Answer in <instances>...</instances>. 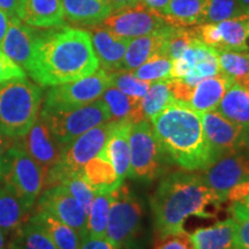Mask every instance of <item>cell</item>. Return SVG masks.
<instances>
[{
	"instance_id": "41",
	"label": "cell",
	"mask_w": 249,
	"mask_h": 249,
	"mask_svg": "<svg viewBox=\"0 0 249 249\" xmlns=\"http://www.w3.org/2000/svg\"><path fill=\"white\" fill-rule=\"evenodd\" d=\"M156 249H194L189 234L185 232L177 233L158 239Z\"/></svg>"
},
{
	"instance_id": "10",
	"label": "cell",
	"mask_w": 249,
	"mask_h": 249,
	"mask_svg": "<svg viewBox=\"0 0 249 249\" xmlns=\"http://www.w3.org/2000/svg\"><path fill=\"white\" fill-rule=\"evenodd\" d=\"M110 86V73L98 68L91 75L52 87L46 93L42 111H66L81 107L101 98Z\"/></svg>"
},
{
	"instance_id": "19",
	"label": "cell",
	"mask_w": 249,
	"mask_h": 249,
	"mask_svg": "<svg viewBox=\"0 0 249 249\" xmlns=\"http://www.w3.org/2000/svg\"><path fill=\"white\" fill-rule=\"evenodd\" d=\"M130 126L132 124L126 121H114L107 141L98 154L110 161L123 181L129 177L130 171Z\"/></svg>"
},
{
	"instance_id": "34",
	"label": "cell",
	"mask_w": 249,
	"mask_h": 249,
	"mask_svg": "<svg viewBox=\"0 0 249 249\" xmlns=\"http://www.w3.org/2000/svg\"><path fill=\"white\" fill-rule=\"evenodd\" d=\"M11 249H58L49 235L31 220L24 224L14 235Z\"/></svg>"
},
{
	"instance_id": "25",
	"label": "cell",
	"mask_w": 249,
	"mask_h": 249,
	"mask_svg": "<svg viewBox=\"0 0 249 249\" xmlns=\"http://www.w3.org/2000/svg\"><path fill=\"white\" fill-rule=\"evenodd\" d=\"M29 220L38 225L58 249H80L81 238L75 230L62 223L48 211L37 208V211Z\"/></svg>"
},
{
	"instance_id": "7",
	"label": "cell",
	"mask_w": 249,
	"mask_h": 249,
	"mask_svg": "<svg viewBox=\"0 0 249 249\" xmlns=\"http://www.w3.org/2000/svg\"><path fill=\"white\" fill-rule=\"evenodd\" d=\"M129 177L142 182H151L165 172L171 160L155 136L149 120L133 124L129 132Z\"/></svg>"
},
{
	"instance_id": "49",
	"label": "cell",
	"mask_w": 249,
	"mask_h": 249,
	"mask_svg": "<svg viewBox=\"0 0 249 249\" xmlns=\"http://www.w3.org/2000/svg\"><path fill=\"white\" fill-rule=\"evenodd\" d=\"M9 24V17L5 13L2 9H0V44L4 40V37L7 33Z\"/></svg>"
},
{
	"instance_id": "16",
	"label": "cell",
	"mask_w": 249,
	"mask_h": 249,
	"mask_svg": "<svg viewBox=\"0 0 249 249\" xmlns=\"http://www.w3.org/2000/svg\"><path fill=\"white\" fill-rule=\"evenodd\" d=\"M17 142L20 144L28 155L38 164L40 170L45 174L59 160L62 147L55 141V139L50 132L49 127L42 119H37L23 138Z\"/></svg>"
},
{
	"instance_id": "9",
	"label": "cell",
	"mask_w": 249,
	"mask_h": 249,
	"mask_svg": "<svg viewBox=\"0 0 249 249\" xmlns=\"http://www.w3.org/2000/svg\"><path fill=\"white\" fill-rule=\"evenodd\" d=\"M111 195L105 238L118 249L130 248L141 229L142 204L126 185H121Z\"/></svg>"
},
{
	"instance_id": "26",
	"label": "cell",
	"mask_w": 249,
	"mask_h": 249,
	"mask_svg": "<svg viewBox=\"0 0 249 249\" xmlns=\"http://www.w3.org/2000/svg\"><path fill=\"white\" fill-rule=\"evenodd\" d=\"M208 0H171L161 17L169 26L191 28L204 21Z\"/></svg>"
},
{
	"instance_id": "54",
	"label": "cell",
	"mask_w": 249,
	"mask_h": 249,
	"mask_svg": "<svg viewBox=\"0 0 249 249\" xmlns=\"http://www.w3.org/2000/svg\"><path fill=\"white\" fill-rule=\"evenodd\" d=\"M242 13H249V0H236Z\"/></svg>"
},
{
	"instance_id": "40",
	"label": "cell",
	"mask_w": 249,
	"mask_h": 249,
	"mask_svg": "<svg viewBox=\"0 0 249 249\" xmlns=\"http://www.w3.org/2000/svg\"><path fill=\"white\" fill-rule=\"evenodd\" d=\"M242 14L236 0H208L203 23H218Z\"/></svg>"
},
{
	"instance_id": "38",
	"label": "cell",
	"mask_w": 249,
	"mask_h": 249,
	"mask_svg": "<svg viewBox=\"0 0 249 249\" xmlns=\"http://www.w3.org/2000/svg\"><path fill=\"white\" fill-rule=\"evenodd\" d=\"M111 77V86L116 87L130 97L141 99L148 91L151 83L145 82L136 77L132 71L118 70L108 71Z\"/></svg>"
},
{
	"instance_id": "13",
	"label": "cell",
	"mask_w": 249,
	"mask_h": 249,
	"mask_svg": "<svg viewBox=\"0 0 249 249\" xmlns=\"http://www.w3.org/2000/svg\"><path fill=\"white\" fill-rule=\"evenodd\" d=\"M37 208L48 211L52 216L75 230L81 240L88 236V214L62 186L58 185L46 188L40 195Z\"/></svg>"
},
{
	"instance_id": "5",
	"label": "cell",
	"mask_w": 249,
	"mask_h": 249,
	"mask_svg": "<svg viewBox=\"0 0 249 249\" xmlns=\"http://www.w3.org/2000/svg\"><path fill=\"white\" fill-rule=\"evenodd\" d=\"M0 181L30 210L43 187L44 173L17 142L0 156Z\"/></svg>"
},
{
	"instance_id": "12",
	"label": "cell",
	"mask_w": 249,
	"mask_h": 249,
	"mask_svg": "<svg viewBox=\"0 0 249 249\" xmlns=\"http://www.w3.org/2000/svg\"><path fill=\"white\" fill-rule=\"evenodd\" d=\"M201 174L209 188L226 202L230 189L238 183L249 180V158L242 151L218 158Z\"/></svg>"
},
{
	"instance_id": "2",
	"label": "cell",
	"mask_w": 249,
	"mask_h": 249,
	"mask_svg": "<svg viewBox=\"0 0 249 249\" xmlns=\"http://www.w3.org/2000/svg\"><path fill=\"white\" fill-rule=\"evenodd\" d=\"M155 231L158 239L185 232L189 217H213L220 198L205 185L201 174L174 172L160 180L151 196Z\"/></svg>"
},
{
	"instance_id": "17",
	"label": "cell",
	"mask_w": 249,
	"mask_h": 249,
	"mask_svg": "<svg viewBox=\"0 0 249 249\" xmlns=\"http://www.w3.org/2000/svg\"><path fill=\"white\" fill-rule=\"evenodd\" d=\"M88 33L91 37L92 48L98 59L99 66L107 71L121 70L129 39L114 36L101 24L89 27Z\"/></svg>"
},
{
	"instance_id": "11",
	"label": "cell",
	"mask_w": 249,
	"mask_h": 249,
	"mask_svg": "<svg viewBox=\"0 0 249 249\" xmlns=\"http://www.w3.org/2000/svg\"><path fill=\"white\" fill-rule=\"evenodd\" d=\"M163 17L143 2L112 13L101 23L102 27L119 38L133 39L154 33L165 26Z\"/></svg>"
},
{
	"instance_id": "30",
	"label": "cell",
	"mask_w": 249,
	"mask_h": 249,
	"mask_svg": "<svg viewBox=\"0 0 249 249\" xmlns=\"http://www.w3.org/2000/svg\"><path fill=\"white\" fill-rule=\"evenodd\" d=\"M29 211L15 194L0 181V227L6 235H15L29 220Z\"/></svg>"
},
{
	"instance_id": "53",
	"label": "cell",
	"mask_w": 249,
	"mask_h": 249,
	"mask_svg": "<svg viewBox=\"0 0 249 249\" xmlns=\"http://www.w3.org/2000/svg\"><path fill=\"white\" fill-rule=\"evenodd\" d=\"M0 249H11V245L6 242V234L0 227Z\"/></svg>"
},
{
	"instance_id": "14",
	"label": "cell",
	"mask_w": 249,
	"mask_h": 249,
	"mask_svg": "<svg viewBox=\"0 0 249 249\" xmlns=\"http://www.w3.org/2000/svg\"><path fill=\"white\" fill-rule=\"evenodd\" d=\"M201 114L202 124L213 151V160L240 151L244 126L223 117L216 110Z\"/></svg>"
},
{
	"instance_id": "35",
	"label": "cell",
	"mask_w": 249,
	"mask_h": 249,
	"mask_svg": "<svg viewBox=\"0 0 249 249\" xmlns=\"http://www.w3.org/2000/svg\"><path fill=\"white\" fill-rule=\"evenodd\" d=\"M112 195L96 194L88 213V235L95 238H105L107 235V218L110 211Z\"/></svg>"
},
{
	"instance_id": "29",
	"label": "cell",
	"mask_w": 249,
	"mask_h": 249,
	"mask_svg": "<svg viewBox=\"0 0 249 249\" xmlns=\"http://www.w3.org/2000/svg\"><path fill=\"white\" fill-rule=\"evenodd\" d=\"M219 33V51L245 52L248 48L249 39V13L227 18L216 23Z\"/></svg>"
},
{
	"instance_id": "23",
	"label": "cell",
	"mask_w": 249,
	"mask_h": 249,
	"mask_svg": "<svg viewBox=\"0 0 249 249\" xmlns=\"http://www.w3.org/2000/svg\"><path fill=\"white\" fill-rule=\"evenodd\" d=\"M234 218L218 222L213 226L201 227L189 234L194 249H234Z\"/></svg>"
},
{
	"instance_id": "39",
	"label": "cell",
	"mask_w": 249,
	"mask_h": 249,
	"mask_svg": "<svg viewBox=\"0 0 249 249\" xmlns=\"http://www.w3.org/2000/svg\"><path fill=\"white\" fill-rule=\"evenodd\" d=\"M60 186L64 187L70 194L73 196L75 200L81 204V207L85 209L88 214L90 207L95 197V193L91 189V187L88 185L85 178L82 177V173H74L68 176L67 178L62 180Z\"/></svg>"
},
{
	"instance_id": "48",
	"label": "cell",
	"mask_w": 249,
	"mask_h": 249,
	"mask_svg": "<svg viewBox=\"0 0 249 249\" xmlns=\"http://www.w3.org/2000/svg\"><path fill=\"white\" fill-rule=\"evenodd\" d=\"M170 1L171 0H141V2H143L147 7L154 9L155 12H157L160 15L164 13Z\"/></svg>"
},
{
	"instance_id": "43",
	"label": "cell",
	"mask_w": 249,
	"mask_h": 249,
	"mask_svg": "<svg viewBox=\"0 0 249 249\" xmlns=\"http://www.w3.org/2000/svg\"><path fill=\"white\" fill-rule=\"evenodd\" d=\"M234 249H249V220L236 222Z\"/></svg>"
},
{
	"instance_id": "47",
	"label": "cell",
	"mask_w": 249,
	"mask_h": 249,
	"mask_svg": "<svg viewBox=\"0 0 249 249\" xmlns=\"http://www.w3.org/2000/svg\"><path fill=\"white\" fill-rule=\"evenodd\" d=\"M18 4L20 0H0V9H2L9 18L18 17Z\"/></svg>"
},
{
	"instance_id": "37",
	"label": "cell",
	"mask_w": 249,
	"mask_h": 249,
	"mask_svg": "<svg viewBox=\"0 0 249 249\" xmlns=\"http://www.w3.org/2000/svg\"><path fill=\"white\" fill-rule=\"evenodd\" d=\"M218 60L220 71L232 80H241L249 76V53L238 51H219Z\"/></svg>"
},
{
	"instance_id": "6",
	"label": "cell",
	"mask_w": 249,
	"mask_h": 249,
	"mask_svg": "<svg viewBox=\"0 0 249 249\" xmlns=\"http://www.w3.org/2000/svg\"><path fill=\"white\" fill-rule=\"evenodd\" d=\"M113 124V120H108L98 124L64 145L59 160L45 174L44 187L58 186L71 174L80 173L83 166L103 150Z\"/></svg>"
},
{
	"instance_id": "36",
	"label": "cell",
	"mask_w": 249,
	"mask_h": 249,
	"mask_svg": "<svg viewBox=\"0 0 249 249\" xmlns=\"http://www.w3.org/2000/svg\"><path fill=\"white\" fill-rule=\"evenodd\" d=\"M172 60L163 54H155L148 59L144 64L133 71V74L138 79L152 83L156 81L170 79Z\"/></svg>"
},
{
	"instance_id": "32",
	"label": "cell",
	"mask_w": 249,
	"mask_h": 249,
	"mask_svg": "<svg viewBox=\"0 0 249 249\" xmlns=\"http://www.w3.org/2000/svg\"><path fill=\"white\" fill-rule=\"evenodd\" d=\"M176 101L177 99L174 98L172 90L170 88L169 79L152 82L147 93L140 99L144 119L150 120L152 117Z\"/></svg>"
},
{
	"instance_id": "56",
	"label": "cell",
	"mask_w": 249,
	"mask_h": 249,
	"mask_svg": "<svg viewBox=\"0 0 249 249\" xmlns=\"http://www.w3.org/2000/svg\"><path fill=\"white\" fill-rule=\"evenodd\" d=\"M248 53H249V52H248Z\"/></svg>"
},
{
	"instance_id": "52",
	"label": "cell",
	"mask_w": 249,
	"mask_h": 249,
	"mask_svg": "<svg viewBox=\"0 0 249 249\" xmlns=\"http://www.w3.org/2000/svg\"><path fill=\"white\" fill-rule=\"evenodd\" d=\"M15 141L17 140L8 138V136L4 135V134L0 132V156L4 154L8 148H11L15 143Z\"/></svg>"
},
{
	"instance_id": "3",
	"label": "cell",
	"mask_w": 249,
	"mask_h": 249,
	"mask_svg": "<svg viewBox=\"0 0 249 249\" xmlns=\"http://www.w3.org/2000/svg\"><path fill=\"white\" fill-rule=\"evenodd\" d=\"M150 121L155 136L174 164L187 171H197L214 161L201 114L186 103L173 102Z\"/></svg>"
},
{
	"instance_id": "42",
	"label": "cell",
	"mask_w": 249,
	"mask_h": 249,
	"mask_svg": "<svg viewBox=\"0 0 249 249\" xmlns=\"http://www.w3.org/2000/svg\"><path fill=\"white\" fill-rule=\"evenodd\" d=\"M26 73L18 65L0 51V83L12 79H24Z\"/></svg>"
},
{
	"instance_id": "20",
	"label": "cell",
	"mask_w": 249,
	"mask_h": 249,
	"mask_svg": "<svg viewBox=\"0 0 249 249\" xmlns=\"http://www.w3.org/2000/svg\"><path fill=\"white\" fill-rule=\"evenodd\" d=\"M233 81L234 80L226 76L222 71L214 76L201 80L193 88L191 97L186 104L198 113L216 110Z\"/></svg>"
},
{
	"instance_id": "15",
	"label": "cell",
	"mask_w": 249,
	"mask_h": 249,
	"mask_svg": "<svg viewBox=\"0 0 249 249\" xmlns=\"http://www.w3.org/2000/svg\"><path fill=\"white\" fill-rule=\"evenodd\" d=\"M39 31L23 23L18 17L9 18V24L0 51L21 68L29 70Z\"/></svg>"
},
{
	"instance_id": "44",
	"label": "cell",
	"mask_w": 249,
	"mask_h": 249,
	"mask_svg": "<svg viewBox=\"0 0 249 249\" xmlns=\"http://www.w3.org/2000/svg\"><path fill=\"white\" fill-rule=\"evenodd\" d=\"M230 213L233 214L236 222H245L249 220V194L244 200L231 203L230 205Z\"/></svg>"
},
{
	"instance_id": "21",
	"label": "cell",
	"mask_w": 249,
	"mask_h": 249,
	"mask_svg": "<svg viewBox=\"0 0 249 249\" xmlns=\"http://www.w3.org/2000/svg\"><path fill=\"white\" fill-rule=\"evenodd\" d=\"M65 18L82 27L98 26L112 13L110 2L105 0H61Z\"/></svg>"
},
{
	"instance_id": "50",
	"label": "cell",
	"mask_w": 249,
	"mask_h": 249,
	"mask_svg": "<svg viewBox=\"0 0 249 249\" xmlns=\"http://www.w3.org/2000/svg\"><path fill=\"white\" fill-rule=\"evenodd\" d=\"M140 0H110L112 11H118V9L129 7V6L136 5Z\"/></svg>"
},
{
	"instance_id": "51",
	"label": "cell",
	"mask_w": 249,
	"mask_h": 249,
	"mask_svg": "<svg viewBox=\"0 0 249 249\" xmlns=\"http://www.w3.org/2000/svg\"><path fill=\"white\" fill-rule=\"evenodd\" d=\"M240 151L249 158V124L244 126V133H242V139H241V148Z\"/></svg>"
},
{
	"instance_id": "46",
	"label": "cell",
	"mask_w": 249,
	"mask_h": 249,
	"mask_svg": "<svg viewBox=\"0 0 249 249\" xmlns=\"http://www.w3.org/2000/svg\"><path fill=\"white\" fill-rule=\"evenodd\" d=\"M248 194H249V180L238 183V185L230 189L229 194H227L226 201H230V203H235V202L244 200Z\"/></svg>"
},
{
	"instance_id": "8",
	"label": "cell",
	"mask_w": 249,
	"mask_h": 249,
	"mask_svg": "<svg viewBox=\"0 0 249 249\" xmlns=\"http://www.w3.org/2000/svg\"><path fill=\"white\" fill-rule=\"evenodd\" d=\"M42 119L61 147L98 124L111 120L110 112L102 98L66 111H42Z\"/></svg>"
},
{
	"instance_id": "55",
	"label": "cell",
	"mask_w": 249,
	"mask_h": 249,
	"mask_svg": "<svg viewBox=\"0 0 249 249\" xmlns=\"http://www.w3.org/2000/svg\"><path fill=\"white\" fill-rule=\"evenodd\" d=\"M105 1H107V2H110V0H105Z\"/></svg>"
},
{
	"instance_id": "22",
	"label": "cell",
	"mask_w": 249,
	"mask_h": 249,
	"mask_svg": "<svg viewBox=\"0 0 249 249\" xmlns=\"http://www.w3.org/2000/svg\"><path fill=\"white\" fill-rule=\"evenodd\" d=\"M216 111L233 123L249 124V76L233 81Z\"/></svg>"
},
{
	"instance_id": "1",
	"label": "cell",
	"mask_w": 249,
	"mask_h": 249,
	"mask_svg": "<svg viewBox=\"0 0 249 249\" xmlns=\"http://www.w3.org/2000/svg\"><path fill=\"white\" fill-rule=\"evenodd\" d=\"M99 68L88 30L59 27L40 33L29 73L40 86H58L89 76Z\"/></svg>"
},
{
	"instance_id": "31",
	"label": "cell",
	"mask_w": 249,
	"mask_h": 249,
	"mask_svg": "<svg viewBox=\"0 0 249 249\" xmlns=\"http://www.w3.org/2000/svg\"><path fill=\"white\" fill-rule=\"evenodd\" d=\"M217 53L218 51L216 49L204 44L198 38L194 39L180 57L172 60L170 79H183L191 73L196 64Z\"/></svg>"
},
{
	"instance_id": "24",
	"label": "cell",
	"mask_w": 249,
	"mask_h": 249,
	"mask_svg": "<svg viewBox=\"0 0 249 249\" xmlns=\"http://www.w3.org/2000/svg\"><path fill=\"white\" fill-rule=\"evenodd\" d=\"M81 173L95 194H108L119 188L124 182L110 161L101 155L90 160Z\"/></svg>"
},
{
	"instance_id": "28",
	"label": "cell",
	"mask_w": 249,
	"mask_h": 249,
	"mask_svg": "<svg viewBox=\"0 0 249 249\" xmlns=\"http://www.w3.org/2000/svg\"><path fill=\"white\" fill-rule=\"evenodd\" d=\"M163 28V27H161ZM158 29L148 35L129 39L121 70L134 71L144 64L152 55L160 54L163 45V30Z\"/></svg>"
},
{
	"instance_id": "45",
	"label": "cell",
	"mask_w": 249,
	"mask_h": 249,
	"mask_svg": "<svg viewBox=\"0 0 249 249\" xmlns=\"http://www.w3.org/2000/svg\"><path fill=\"white\" fill-rule=\"evenodd\" d=\"M80 249H118L107 240V238H95V236H86L81 240Z\"/></svg>"
},
{
	"instance_id": "33",
	"label": "cell",
	"mask_w": 249,
	"mask_h": 249,
	"mask_svg": "<svg viewBox=\"0 0 249 249\" xmlns=\"http://www.w3.org/2000/svg\"><path fill=\"white\" fill-rule=\"evenodd\" d=\"M163 30V45L160 54L174 60L181 55L185 50L192 44L196 37L194 27L180 28L165 24Z\"/></svg>"
},
{
	"instance_id": "27",
	"label": "cell",
	"mask_w": 249,
	"mask_h": 249,
	"mask_svg": "<svg viewBox=\"0 0 249 249\" xmlns=\"http://www.w3.org/2000/svg\"><path fill=\"white\" fill-rule=\"evenodd\" d=\"M110 112L111 120L135 124L145 120L140 99L127 96L116 87L110 86L101 96Z\"/></svg>"
},
{
	"instance_id": "4",
	"label": "cell",
	"mask_w": 249,
	"mask_h": 249,
	"mask_svg": "<svg viewBox=\"0 0 249 249\" xmlns=\"http://www.w3.org/2000/svg\"><path fill=\"white\" fill-rule=\"evenodd\" d=\"M42 90L24 79L0 83V132L18 140L38 119Z\"/></svg>"
},
{
	"instance_id": "18",
	"label": "cell",
	"mask_w": 249,
	"mask_h": 249,
	"mask_svg": "<svg viewBox=\"0 0 249 249\" xmlns=\"http://www.w3.org/2000/svg\"><path fill=\"white\" fill-rule=\"evenodd\" d=\"M18 18L34 28H59L65 26L61 0H20Z\"/></svg>"
}]
</instances>
